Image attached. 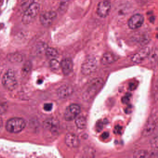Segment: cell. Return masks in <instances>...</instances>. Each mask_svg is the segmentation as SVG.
I'll return each mask as SVG.
<instances>
[{"instance_id": "6da1fadb", "label": "cell", "mask_w": 158, "mask_h": 158, "mask_svg": "<svg viewBox=\"0 0 158 158\" xmlns=\"http://www.w3.org/2000/svg\"><path fill=\"white\" fill-rule=\"evenodd\" d=\"M40 10V6L37 2H34L24 12L22 22L24 24H29L35 19Z\"/></svg>"}, {"instance_id": "7a4b0ae2", "label": "cell", "mask_w": 158, "mask_h": 158, "mask_svg": "<svg viewBox=\"0 0 158 158\" xmlns=\"http://www.w3.org/2000/svg\"><path fill=\"white\" fill-rule=\"evenodd\" d=\"M102 85L103 79L102 78L98 77L91 80L86 91L84 93L83 95L84 99L88 100L92 98L102 87Z\"/></svg>"}, {"instance_id": "3957f363", "label": "cell", "mask_w": 158, "mask_h": 158, "mask_svg": "<svg viewBox=\"0 0 158 158\" xmlns=\"http://www.w3.org/2000/svg\"><path fill=\"white\" fill-rule=\"evenodd\" d=\"M26 125L23 118L15 117L10 119L6 123V129L10 133H18L23 130Z\"/></svg>"}, {"instance_id": "277c9868", "label": "cell", "mask_w": 158, "mask_h": 158, "mask_svg": "<svg viewBox=\"0 0 158 158\" xmlns=\"http://www.w3.org/2000/svg\"><path fill=\"white\" fill-rule=\"evenodd\" d=\"M2 83L5 88L9 90H13L17 86V81L13 71L9 70L5 73L2 79Z\"/></svg>"}, {"instance_id": "5b68a950", "label": "cell", "mask_w": 158, "mask_h": 158, "mask_svg": "<svg viewBox=\"0 0 158 158\" xmlns=\"http://www.w3.org/2000/svg\"><path fill=\"white\" fill-rule=\"evenodd\" d=\"M97 68V62L94 58H88L81 66V73L85 75L93 73Z\"/></svg>"}, {"instance_id": "8992f818", "label": "cell", "mask_w": 158, "mask_h": 158, "mask_svg": "<svg viewBox=\"0 0 158 158\" xmlns=\"http://www.w3.org/2000/svg\"><path fill=\"white\" fill-rule=\"evenodd\" d=\"M81 108L77 104H72L68 106L65 110L64 117L67 121H71L74 120L80 113Z\"/></svg>"}, {"instance_id": "52a82bcc", "label": "cell", "mask_w": 158, "mask_h": 158, "mask_svg": "<svg viewBox=\"0 0 158 158\" xmlns=\"http://www.w3.org/2000/svg\"><path fill=\"white\" fill-rule=\"evenodd\" d=\"M57 17V14L52 11L44 12L40 15V21L41 24L45 27L50 26Z\"/></svg>"}, {"instance_id": "ba28073f", "label": "cell", "mask_w": 158, "mask_h": 158, "mask_svg": "<svg viewBox=\"0 0 158 158\" xmlns=\"http://www.w3.org/2000/svg\"><path fill=\"white\" fill-rule=\"evenodd\" d=\"M110 10V2L109 0H103L98 4L97 13L100 17L105 18L109 15Z\"/></svg>"}, {"instance_id": "9c48e42d", "label": "cell", "mask_w": 158, "mask_h": 158, "mask_svg": "<svg viewBox=\"0 0 158 158\" xmlns=\"http://www.w3.org/2000/svg\"><path fill=\"white\" fill-rule=\"evenodd\" d=\"M157 116H152L147 121L142 131V135L144 136H148L152 135L155 130L157 126Z\"/></svg>"}, {"instance_id": "30bf717a", "label": "cell", "mask_w": 158, "mask_h": 158, "mask_svg": "<svg viewBox=\"0 0 158 158\" xmlns=\"http://www.w3.org/2000/svg\"><path fill=\"white\" fill-rule=\"evenodd\" d=\"M144 16L139 14L134 15L128 21V26L130 29L135 30L139 28L144 23Z\"/></svg>"}, {"instance_id": "8fae6325", "label": "cell", "mask_w": 158, "mask_h": 158, "mask_svg": "<svg viewBox=\"0 0 158 158\" xmlns=\"http://www.w3.org/2000/svg\"><path fill=\"white\" fill-rule=\"evenodd\" d=\"M150 52V50L148 48H143L139 52L134 54L132 56L131 60L133 62L135 63H140L148 57Z\"/></svg>"}, {"instance_id": "7c38bea8", "label": "cell", "mask_w": 158, "mask_h": 158, "mask_svg": "<svg viewBox=\"0 0 158 158\" xmlns=\"http://www.w3.org/2000/svg\"><path fill=\"white\" fill-rule=\"evenodd\" d=\"M65 142L68 147L76 148L80 144V140L78 136L73 133H68L65 136Z\"/></svg>"}, {"instance_id": "4fadbf2b", "label": "cell", "mask_w": 158, "mask_h": 158, "mask_svg": "<svg viewBox=\"0 0 158 158\" xmlns=\"http://www.w3.org/2000/svg\"><path fill=\"white\" fill-rule=\"evenodd\" d=\"M73 89L72 86L68 85H64L61 86L57 91V94L59 98L65 99L72 95Z\"/></svg>"}, {"instance_id": "5bb4252c", "label": "cell", "mask_w": 158, "mask_h": 158, "mask_svg": "<svg viewBox=\"0 0 158 158\" xmlns=\"http://www.w3.org/2000/svg\"><path fill=\"white\" fill-rule=\"evenodd\" d=\"M73 66V61L69 58H65L61 62L60 67L65 75H68L72 72Z\"/></svg>"}, {"instance_id": "9a60e30c", "label": "cell", "mask_w": 158, "mask_h": 158, "mask_svg": "<svg viewBox=\"0 0 158 158\" xmlns=\"http://www.w3.org/2000/svg\"><path fill=\"white\" fill-rule=\"evenodd\" d=\"M44 126L45 128L50 130L52 132H56L59 129V121L54 118H50L45 121Z\"/></svg>"}, {"instance_id": "2e32d148", "label": "cell", "mask_w": 158, "mask_h": 158, "mask_svg": "<svg viewBox=\"0 0 158 158\" xmlns=\"http://www.w3.org/2000/svg\"><path fill=\"white\" fill-rule=\"evenodd\" d=\"M115 60V56L111 52L104 53L101 59V62L104 65H108L113 63Z\"/></svg>"}, {"instance_id": "e0dca14e", "label": "cell", "mask_w": 158, "mask_h": 158, "mask_svg": "<svg viewBox=\"0 0 158 158\" xmlns=\"http://www.w3.org/2000/svg\"><path fill=\"white\" fill-rule=\"evenodd\" d=\"M75 123L78 128L84 129L86 127V119L84 116H79L76 119Z\"/></svg>"}, {"instance_id": "ac0fdd59", "label": "cell", "mask_w": 158, "mask_h": 158, "mask_svg": "<svg viewBox=\"0 0 158 158\" xmlns=\"http://www.w3.org/2000/svg\"><path fill=\"white\" fill-rule=\"evenodd\" d=\"M46 55L50 58H55L58 55V52L57 50L54 48H48L45 50Z\"/></svg>"}, {"instance_id": "d6986e66", "label": "cell", "mask_w": 158, "mask_h": 158, "mask_svg": "<svg viewBox=\"0 0 158 158\" xmlns=\"http://www.w3.org/2000/svg\"><path fill=\"white\" fill-rule=\"evenodd\" d=\"M134 157L138 158H145L149 157V154L145 150H139L135 152L134 154Z\"/></svg>"}, {"instance_id": "ffe728a7", "label": "cell", "mask_w": 158, "mask_h": 158, "mask_svg": "<svg viewBox=\"0 0 158 158\" xmlns=\"http://www.w3.org/2000/svg\"><path fill=\"white\" fill-rule=\"evenodd\" d=\"M34 2V0H23L21 3V8L24 12L30 7Z\"/></svg>"}, {"instance_id": "44dd1931", "label": "cell", "mask_w": 158, "mask_h": 158, "mask_svg": "<svg viewBox=\"0 0 158 158\" xmlns=\"http://www.w3.org/2000/svg\"><path fill=\"white\" fill-rule=\"evenodd\" d=\"M51 68L53 70H58L60 67V63L55 59H52L50 62Z\"/></svg>"}, {"instance_id": "7402d4cb", "label": "cell", "mask_w": 158, "mask_h": 158, "mask_svg": "<svg viewBox=\"0 0 158 158\" xmlns=\"http://www.w3.org/2000/svg\"><path fill=\"white\" fill-rule=\"evenodd\" d=\"M8 56L9 60L11 61H20L22 60V56L18 53H12Z\"/></svg>"}, {"instance_id": "603a6c76", "label": "cell", "mask_w": 158, "mask_h": 158, "mask_svg": "<svg viewBox=\"0 0 158 158\" xmlns=\"http://www.w3.org/2000/svg\"><path fill=\"white\" fill-rule=\"evenodd\" d=\"M158 135H156L155 136H153L150 140V144L152 147L156 149L158 148Z\"/></svg>"}, {"instance_id": "cb8c5ba5", "label": "cell", "mask_w": 158, "mask_h": 158, "mask_svg": "<svg viewBox=\"0 0 158 158\" xmlns=\"http://www.w3.org/2000/svg\"><path fill=\"white\" fill-rule=\"evenodd\" d=\"M8 105L6 103H0V114H3L7 111Z\"/></svg>"}, {"instance_id": "d4e9b609", "label": "cell", "mask_w": 158, "mask_h": 158, "mask_svg": "<svg viewBox=\"0 0 158 158\" xmlns=\"http://www.w3.org/2000/svg\"><path fill=\"white\" fill-rule=\"evenodd\" d=\"M149 56H150V59H151V61L152 62H155V61H156V59H157V51H156L155 52L154 51V52H153V53H150L149 55ZM148 56V57H149Z\"/></svg>"}, {"instance_id": "484cf974", "label": "cell", "mask_w": 158, "mask_h": 158, "mask_svg": "<svg viewBox=\"0 0 158 158\" xmlns=\"http://www.w3.org/2000/svg\"><path fill=\"white\" fill-rule=\"evenodd\" d=\"M52 109V103H46L44 104V109L46 111H50Z\"/></svg>"}, {"instance_id": "4316f807", "label": "cell", "mask_w": 158, "mask_h": 158, "mask_svg": "<svg viewBox=\"0 0 158 158\" xmlns=\"http://www.w3.org/2000/svg\"><path fill=\"white\" fill-rule=\"evenodd\" d=\"M109 136V134L107 132H104L102 135V137L103 139H106L108 138Z\"/></svg>"}, {"instance_id": "83f0119b", "label": "cell", "mask_w": 158, "mask_h": 158, "mask_svg": "<svg viewBox=\"0 0 158 158\" xmlns=\"http://www.w3.org/2000/svg\"><path fill=\"white\" fill-rule=\"evenodd\" d=\"M97 129H98L99 131H101L102 128V123L100 122L98 123V125H97Z\"/></svg>"}, {"instance_id": "f1b7e54d", "label": "cell", "mask_w": 158, "mask_h": 158, "mask_svg": "<svg viewBox=\"0 0 158 158\" xmlns=\"http://www.w3.org/2000/svg\"><path fill=\"white\" fill-rule=\"evenodd\" d=\"M2 125H3V122H2V119L0 117V131L2 128Z\"/></svg>"}]
</instances>
